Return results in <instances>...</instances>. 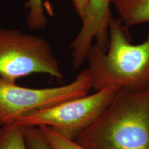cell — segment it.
<instances>
[{
  "label": "cell",
  "instance_id": "ba28073f",
  "mask_svg": "<svg viewBox=\"0 0 149 149\" xmlns=\"http://www.w3.org/2000/svg\"><path fill=\"white\" fill-rule=\"evenodd\" d=\"M25 126L11 123L0 132V149H29L25 139Z\"/></svg>",
  "mask_w": 149,
  "mask_h": 149
},
{
  "label": "cell",
  "instance_id": "52a82bcc",
  "mask_svg": "<svg viewBox=\"0 0 149 149\" xmlns=\"http://www.w3.org/2000/svg\"><path fill=\"white\" fill-rule=\"evenodd\" d=\"M119 19L128 28L148 24L149 0H112Z\"/></svg>",
  "mask_w": 149,
  "mask_h": 149
},
{
  "label": "cell",
  "instance_id": "9c48e42d",
  "mask_svg": "<svg viewBox=\"0 0 149 149\" xmlns=\"http://www.w3.org/2000/svg\"><path fill=\"white\" fill-rule=\"evenodd\" d=\"M44 0H28L26 7L29 9L27 24L31 29H41L46 26L47 18L44 14Z\"/></svg>",
  "mask_w": 149,
  "mask_h": 149
},
{
  "label": "cell",
  "instance_id": "8992f818",
  "mask_svg": "<svg viewBox=\"0 0 149 149\" xmlns=\"http://www.w3.org/2000/svg\"><path fill=\"white\" fill-rule=\"evenodd\" d=\"M111 5L112 0H88L81 29L70 45L72 66L75 69L86 60L93 44L103 51L107 50L109 26L114 18Z\"/></svg>",
  "mask_w": 149,
  "mask_h": 149
},
{
  "label": "cell",
  "instance_id": "7c38bea8",
  "mask_svg": "<svg viewBox=\"0 0 149 149\" xmlns=\"http://www.w3.org/2000/svg\"><path fill=\"white\" fill-rule=\"evenodd\" d=\"M72 1L78 17L82 20L86 12L88 0H72Z\"/></svg>",
  "mask_w": 149,
  "mask_h": 149
},
{
  "label": "cell",
  "instance_id": "5b68a950",
  "mask_svg": "<svg viewBox=\"0 0 149 149\" xmlns=\"http://www.w3.org/2000/svg\"><path fill=\"white\" fill-rule=\"evenodd\" d=\"M92 88L88 69L80 72L72 82L53 88H26L0 77V126L31 112L86 95Z\"/></svg>",
  "mask_w": 149,
  "mask_h": 149
},
{
  "label": "cell",
  "instance_id": "277c9868",
  "mask_svg": "<svg viewBox=\"0 0 149 149\" xmlns=\"http://www.w3.org/2000/svg\"><path fill=\"white\" fill-rule=\"evenodd\" d=\"M34 73L64 79L51 46L45 39L0 27V77L15 82L19 78Z\"/></svg>",
  "mask_w": 149,
  "mask_h": 149
},
{
  "label": "cell",
  "instance_id": "4fadbf2b",
  "mask_svg": "<svg viewBox=\"0 0 149 149\" xmlns=\"http://www.w3.org/2000/svg\"><path fill=\"white\" fill-rule=\"evenodd\" d=\"M1 127H2V126H0V132H1Z\"/></svg>",
  "mask_w": 149,
  "mask_h": 149
},
{
  "label": "cell",
  "instance_id": "3957f363",
  "mask_svg": "<svg viewBox=\"0 0 149 149\" xmlns=\"http://www.w3.org/2000/svg\"><path fill=\"white\" fill-rule=\"evenodd\" d=\"M120 89L115 87L62 102L18 117L14 122L25 127L47 126L68 140L75 141L107 109Z\"/></svg>",
  "mask_w": 149,
  "mask_h": 149
},
{
  "label": "cell",
  "instance_id": "6da1fadb",
  "mask_svg": "<svg viewBox=\"0 0 149 149\" xmlns=\"http://www.w3.org/2000/svg\"><path fill=\"white\" fill-rule=\"evenodd\" d=\"M128 29L120 19L113 18L107 51L95 44L91 47L87 69L95 91L110 87L130 92L149 89V30L146 40L135 44Z\"/></svg>",
  "mask_w": 149,
  "mask_h": 149
},
{
  "label": "cell",
  "instance_id": "8fae6325",
  "mask_svg": "<svg viewBox=\"0 0 149 149\" xmlns=\"http://www.w3.org/2000/svg\"><path fill=\"white\" fill-rule=\"evenodd\" d=\"M25 139L29 149H55L37 127H26Z\"/></svg>",
  "mask_w": 149,
  "mask_h": 149
},
{
  "label": "cell",
  "instance_id": "7a4b0ae2",
  "mask_svg": "<svg viewBox=\"0 0 149 149\" xmlns=\"http://www.w3.org/2000/svg\"><path fill=\"white\" fill-rule=\"evenodd\" d=\"M75 142L86 149H149V89H120Z\"/></svg>",
  "mask_w": 149,
  "mask_h": 149
},
{
  "label": "cell",
  "instance_id": "30bf717a",
  "mask_svg": "<svg viewBox=\"0 0 149 149\" xmlns=\"http://www.w3.org/2000/svg\"><path fill=\"white\" fill-rule=\"evenodd\" d=\"M55 149H86L74 141L68 140L47 126L37 127Z\"/></svg>",
  "mask_w": 149,
  "mask_h": 149
}]
</instances>
